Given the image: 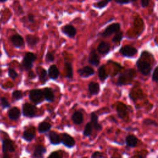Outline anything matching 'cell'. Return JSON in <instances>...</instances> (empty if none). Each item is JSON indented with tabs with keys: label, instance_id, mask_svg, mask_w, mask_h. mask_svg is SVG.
I'll return each mask as SVG.
<instances>
[{
	"label": "cell",
	"instance_id": "cell-7",
	"mask_svg": "<svg viewBox=\"0 0 158 158\" xmlns=\"http://www.w3.org/2000/svg\"><path fill=\"white\" fill-rule=\"evenodd\" d=\"M61 31L63 34L70 38H73L77 34L76 28L71 24H67L61 28Z\"/></svg>",
	"mask_w": 158,
	"mask_h": 158
},
{
	"label": "cell",
	"instance_id": "cell-47",
	"mask_svg": "<svg viewBox=\"0 0 158 158\" xmlns=\"http://www.w3.org/2000/svg\"><path fill=\"white\" fill-rule=\"evenodd\" d=\"M111 158H115V157H111Z\"/></svg>",
	"mask_w": 158,
	"mask_h": 158
},
{
	"label": "cell",
	"instance_id": "cell-35",
	"mask_svg": "<svg viewBox=\"0 0 158 158\" xmlns=\"http://www.w3.org/2000/svg\"><path fill=\"white\" fill-rule=\"evenodd\" d=\"M137 0H115V2L120 5H125L129 3H131L133 2H135Z\"/></svg>",
	"mask_w": 158,
	"mask_h": 158
},
{
	"label": "cell",
	"instance_id": "cell-29",
	"mask_svg": "<svg viewBox=\"0 0 158 158\" xmlns=\"http://www.w3.org/2000/svg\"><path fill=\"white\" fill-rule=\"evenodd\" d=\"M108 3H109V2L107 0H102V1H100L98 2H96V3L93 4V6L96 9H101L106 7L107 6Z\"/></svg>",
	"mask_w": 158,
	"mask_h": 158
},
{
	"label": "cell",
	"instance_id": "cell-48",
	"mask_svg": "<svg viewBox=\"0 0 158 158\" xmlns=\"http://www.w3.org/2000/svg\"><path fill=\"white\" fill-rule=\"evenodd\" d=\"M0 56H1V51H0Z\"/></svg>",
	"mask_w": 158,
	"mask_h": 158
},
{
	"label": "cell",
	"instance_id": "cell-46",
	"mask_svg": "<svg viewBox=\"0 0 158 158\" xmlns=\"http://www.w3.org/2000/svg\"><path fill=\"white\" fill-rule=\"evenodd\" d=\"M107 1H108V2H110V1H112V0H107Z\"/></svg>",
	"mask_w": 158,
	"mask_h": 158
},
{
	"label": "cell",
	"instance_id": "cell-24",
	"mask_svg": "<svg viewBox=\"0 0 158 158\" xmlns=\"http://www.w3.org/2000/svg\"><path fill=\"white\" fill-rule=\"evenodd\" d=\"M73 122L76 125L81 124L83 121V114L80 112H75L72 117Z\"/></svg>",
	"mask_w": 158,
	"mask_h": 158
},
{
	"label": "cell",
	"instance_id": "cell-15",
	"mask_svg": "<svg viewBox=\"0 0 158 158\" xmlns=\"http://www.w3.org/2000/svg\"><path fill=\"white\" fill-rule=\"evenodd\" d=\"M25 40H26V41L27 43V44L30 47L35 46L38 43V42L40 41L39 37H38L36 35H30V34H28V35H26Z\"/></svg>",
	"mask_w": 158,
	"mask_h": 158
},
{
	"label": "cell",
	"instance_id": "cell-30",
	"mask_svg": "<svg viewBox=\"0 0 158 158\" xmlns=\"http://www.w3.org/2000/svg\"><path fill=\"white\" fill-rule=\"evenodd\" d=\"M92 130H93V126L91 123V122L87 123L84 129L83 135L85 136H89L92 132Z\"/></svg>",
	"mask_w": 158,
	"mask_h": 158
},
{
	"label": "cell",
	"instance_id": "cell-33",
	"mask_svg": "<svg viewBox=\"0 0 158 158\" xmlns=\"http://www.w3.org/2000/svg\"><path fill=\"white\" fill-rule=\"evenodd\" d=\"M8 75H9V77L12 80L15 79L18 76L17 73L13 69H10V68L8 70Z\"/></svg>",
	"mask_w": 158,
	"mask_h": 158
},
{
	"label": "cell",
	"instance_id": "cell-16",
	"mask_svg": "<svg viewBox=\"0 0 158 158\" xmlns=\"http://www.w3.org/2000/svg\"><path fill=\"white\" fill-rule=\"evenodd\" d=\"M35 136V130L33 127H31L25 130L23 133V138L27 141H31Z\"/></svg>",
	"mask_w": 158,
	"mask_h": 158
},
{
	"label": "cell",
	"instance_id": "cell-43",
	"mask_svg": "<svg viewBox=\"0 0 158 158\" xmlns=\"http://www.w3.org/2000/svg\"><path fill=\"white\" fill-rule=\"evenodd\" d=\"M28 77L30 79H33L35 78V75L33 71H30L28 73Z\"/></svg>",
	"mask_w": 158,
	"mask_h": 158
},
{
	"label": "cell",
	"instance_id": "cell-44",
	"mask_svg": "<svg viewBox=\"0 0 158 158\" xmlns=\"http://www.w3.org/2000/svg\"><path fill=\"white\" fill-rule=\"evenodd\" d=\"M3 154H4L2 156V158H10L7 153H3Z\"/></svg>",
	"mask_w": 158,
	"mask_h": 158
},
{
	"label": "cell",
	"instance_id": "cell-8",
	"mask_svg": "<svg viewBox=\"0 0 158 158\" xmlns=\"http://www.w3.org/2000/svg\"><path fill=\"white\" fill-rule=\"evenodd\" d=\"M62 143L67 148H72L74 146L75 144V141L74 139L69 135L67 133L62 134V136L60 138Z\"/></svg>",
	"mask_w": 158,
	"mask_h": 158
},
{
	"label": "cell",
	"instance_id": "cell-23",
	"mask_svg": "<svg viewBox=\"0 0 158 158\" xmlns=\"http://www.w3.org/2000/svg\"><path fill=\"white\" fill-rule=\"evenodd\" d=\"M138 142V138L132 135H128L126 138V144L127 146L133 148L136 146L137 143Z\"/></svg>",
	"mask_w": 158,
	"mask_h": 158
},
{
	"label": "cell",
	"instance_id": "cell-3",
	"mask_svg": "<svg viewBox=\"0 0 158 158\" xmlns=\"http://www.w3.org/2000/svg\"><path fill=\"white\" fill-rule=\"evenodd\" d=\"M44 96L43 91L40 89H34L30 91L29 99L30 100L35 104L41 103L43 100Z\"/></svg>",
	"mask_w": 158,
	"mask_h": 158
},
{
	"label": "cell",
	"instance_id": "cell-32",
	"mask_svg": "<svg viewBox=\"0 0 158 158\" xmlns=\"http://www.w3.org/2000/svg\"><path fill=\"white\" fill-rule=\"evenodd\" d=\"M46 77H47V72L45 69H41L40 75H39V78L41 81H42L43 83H45L46 81Z\"/></svg>",
	"mask_w": 158,
	"mask_h": 158
},
{
	"label": "cell",
	"instance_id": "cell-21",
	"mask_svg": "<svg viewBox=\"0 0 158 158\" xmlns=\"http://www.w3.org/2000/svg\"><path fill=\"white\" fill-rule=\"evenodd\" d=\"M49 139L51 144L54 145H57V144H59L60 143H61V140L59 135H57L54 131H51L49 133Z\"/></svg>",
	"mask_w": 158,
	"mask_h": 158
},
{
	"label": "cell",
	"instance_id": "cell-49",
	"mask_svg": "<svg viewBox=\"0 0 158 158\" xmlns=\"http://www.w3.org/2000/svg\"><path fill=\"white\" fill-rule=\"evenodd\" d=\"M83 158H87V157H83Z\"/></svg>",
	"mask_w": 158,
	"mask_h": 158
},
{
	"label": "cell",
	"instance_id": "cell-22",
	"mask_svg": "<svg viewBox=\"0 0 158 158\" xmlns=\"http://www.w3.org/2000/svg\"><path fill=\"white\" fill-rule=\"evenodd\" d=\"M88 91L92 95H96L99 93L100 88L99 85L98 83L91 82L88 85Z\"/></svg>",
	"mask_w": 158,
	"mask_h": 158
},
{
	"label": "cell",
	"instance_id": "cell-41",
	"mask_svg": "<svg viewBox=\"0 0 158 158\" xmlns=\"http://www.w3.org/2000/svg\"><path fill=\"white\" fill-rule=\"evenodd\" d=\"M27 20L30 23H34V22H35L34 15H33L32 14H29L27 15Z\"/></svg>",
	"mask_w": 158,
	"mask_h": 158
},
{
	"label": "cell",
	"instance_id": "cell-4",
	"mask_svg": "<svg viewBox=\"0 0 158 158\" xmlns=\"http://www.w3.org/2000/svg\"><path fill=\"white\" fill-rule=\"evenodd\" d=\"M120 30V24L119 23H113L108 25L104 30L100 33V35L103 38L108 37L114 33H117Z\"/></svg>",
	"mask_w": 158,
	"mask_h": 158
},
{
	"label": "cell",
	"instance_id": "cell-9",
	"mask_svg": "<svg viewBox=\"0 0 158 158\" xmlns=\"http://www.w3.org/2000/svg\"><path fill=\"white\" fill-rule=\"evenodd\" d=\"M2 150L3 153H7V152H13L15 151V147L9 139H5L2 141Z\"/></svg>",
	"mask_w": 158,
	"mask_h": 158
},
{
	"label": "cell",
	"instance_id": "cell-28",
	"mask_svg": "<svg viewBox=\"0 0 158 158\" xmlns=\"http://www.w3.org/2000/svg\"><path fill=\"white\" fill-rule=\"evenodd\" d=\"M115 35L114 36V37L112 39V41L114 43H119L122 38H123V32L122 31H118L117 33H115Z\"/></svg>",
	"mask_w": 158,
	"mask_h": 158
},
{
	"label": "cell",
	"instance_id": "cell-6",
	"mask_svg": "<svg viewBox=\"0 0 158 158\" xmlns=\"http://www.w3.org/2000/svg\"><path fill=\"white\" fill-rule=\"evenodd\" d=\"M36 112V107L29 103H25L22 106V114L28 117H34Z\"/></svg>",
	"mask_w": 158,
	"mask_h": 158
},
{
	"label": "cell",
	"instance_id": "cell-13",
	"mask_svg": "<svg viewBox=\"0 0 158 158\" xmlns=\"http://www.w3.org/2000/svg\"><path fill=\"white\" fill-rule=\"evenodd\" d=\"M78 73L81 77L87 78L90 76H92L94 74V69L89 66H85L81 69L78 70Z\"/></svg>",
	"mask_w": 158,
	"mask_h": 158
},
{
	"label": "cell",
	"instance_id": "cell-5",
	"mask_svg": "<svg viewBox=\"0 0 158 158\" xmlns=\"http://www.w3.org/2000/svg\"><path fill=\"white\" fill-rule=\"evenodd\" d=\"M119 52L123 57H131L136 54L138 51L135 47L131 45H125L120 49Z\"/></svg>",
	"mask_w": 158,
	"mask_h": 158
},
{
	"label": "cell",
	"instance_id": "cell-36",
	"mask_svg": "<svg viewBox=\"0 0 158 158\" xmlns=\"http://www.w3.org/2000/svg\"><path fill=\"white\" fill-rule=\"evenodd\" d=\"M143 123L144 125H146V126H149V125H154V126H157V123L154 121L152 120L151 119L149 118H146L143 121Z\"/></svg>",
	"mask_w": 158,
	"mask_h": 158
},
{
	"label": "cell",
	"instance_id": "cell-17",
	"mask_svg": "<svg viewBox=\"0 0 158 158\" xmlns=\"http://www.w3.org/2000/svg\"><path fill=\"white\" fill-rule=\"evenodd\" d=\"M48 76L52 80H56L59 75V71L56 65H51L48 69Z\"/></svg>",
	"mask_w": 158,
	"mask_h": 158
},
{
	"label": "cell",
	"instance_id": "cell-38",
	"mask_svg": "<svg viewBox=\"0 0 158 158\" xmlns=\"http://www.w3.org/2000/svg\"><path fill=\"white\" fill-rule=\"evenodd\" d=\"M152 80L154 81L155 82H157L158 81V67H156L154 71H153V73L152 75Z\"/></svg>",
	"mask_w": 158,
	"mask_h": 158
},
{
	"label": "cell",
	"instance_id": "cell-19",
	"mask_svg": "<svg viewBox=\"0 0 158 158\" xmlns=\"http://www.w3.org/2000/svg\"><path fill=\"white\" fill-rule=\"evenodd\" d=\"M98 115L94 112H92L91 114V123L92 124L93 128H94L97 131H100L102 129V126L98 123Z\"/></svg>",
	"mask_w": 158,
	"mask_h": 158
},
{
	"label": "cell",
	"instance_id": "cell-10",
	"mask_svg": "<svg viewBox=\"0 0 158 158\" xmlns=\"http://www.w3.org/2000/svg\"><path fill=\"white\" fill-rule=\"evenodd\" d=\"M10 41L14 47L20 48L24 44V40L19 34H15L10 37Z\"/></svg>",
	"mask_w": 158,
	"mask_h": 158
},
{
	"label": "cell",
	"instance_id": "cell-39",
	"mask_svg": "<svg viewBox=\"0 0 158 158\" xmlns=\"http://www.w3.org/2000/svg\"><path fill=\"white\" fill-rule=\"evenodd\" d=\"M104 154L99 151H96L93 153L91 156V158H104Z\"/></svg>",
	"mask_w": 158,
	"mask_h": 158
},
{
	"label": "cell",
	"instance_id": "cell-12",
	"mask_svg": "<svg viewBox=\"0 0 158 158\" xmlns=\"http://www.w3.org/2000/svg\"><path fill=\"white\" fill-rule=\"evenodd\" d=\"M110 51V44L105 41L99 43L97 47V51L101 55H107Z\"/></svg>",
	"mask_w": 158,
	"mask_h": 158
},
{
	"label": "cell",
	"instance_id": "cell-25",
	"mask_svg": "<svg viewBox=\"0 0 158 158\" xmlns=\"http://www.w3.org/2000/svg\"><path fill=\"white\" fill-rule=\"evenodd\" d=\"M51 128V125L46 122H43L38 125V131L41 133L48 131Z\"/></svg>",
	"mask_w": 158,
	"mask_h": 158
},
{
	"label": "cell",
	"instance_id": "cell-18",
	"mask_svg": "<svg viewBox=\"0 0 158 158\" xmlns=\"http://www.w3.org/2000/svg\"><path fill=\"white\" fill-rule=\"evenodd\" d=\"M8 116L10 120H17L20 116V111L17 107H12L9 110Z\"/></svg>",
	"mask_w": 158,
	"mask_h": 158
},
{
	"label": "cell",
	"instance_id": "cell-2",
	"mask_svg": "<svg viewBox=\"0 0 158 158\" xmlns=\"http://www.w3.org/2000/svg\"><path fill=\"white\" fill-rule=\"evenodd\" d=\"M136 66L139 71L143 75L146 76L150 74L152 67L151 64L148 61L139 58L136 62Z\"/></svg>",
	"mask_w": 158,
	"mask_h": 158
},
{
	"label": "cell",
	"instance_id": "cell-1",
	"mask_svg": "<svg viewBox=\"0 0 158 158\" xmlns=\"http://www.w3.org/2000/svg\"><path fill=\"white\" fill-rule=\"evenodd\" d=\"M36 59V56L33 52H27L22 60V65L23 68L29 71L33 67V62Z\"/></svg>",
	"mask_w": 158,
	"mask_h": 158
},
{
	"label": "cell",
	"instance_id": "cell-20",
	"mask_svg": "<svg viewBox=\"0 0 158 158\" xmlns=\"http://www.w3.org/2000/svg\"><path fill=\"white\" fill-rule=\"evenodd\" d=\"M44 98L48 102H52L54 99V95L51 88H45L43 91Z\"/></svg>",
	"mask_w": 158,
	"mask_h": 158
},
{
	"label": "cell",
	"instance_id": "cell-27",
	"mask_svg": "<svg viewBox=\"0 0 158 158\" xmlns=\"http://www.w3.org/2000/svg\"><path fill=\"white\" fill-rule=\"evenodd\" d=\"M65 67L67 71V77L68 78H72L73 77V67L70 62H65Z\"/></svg>",
	"mask_w": 158,
	"mask_h": 158
},
{
	"label": "cell",
	"instance_id": "cell-11",
	"mask_svg": "<svg viewBox=\"0 0 158 158\" xmlns=\"http://www.w3.org/2000/svg\"><path fill=\"white\" fill-rule=\"evenodd\" d=\"M88 62L94 66H98L100 63V59L94 49H91L88 56Z\"/></svg>",
	"mask_w": 158,
	"mask_h": 158
},
{
	"label": "cell",
	"instance_id": "cell-40",
	"mask_svg": "<svg viewBox=\"0 0 158 158\" xmlns=\"http://www.w3.org/2000/svg\"><path fill=\"white\" fill-rule=\"evenodd\" d=\"M48 158H62V156L58 152H52Z\"/></svg>",
	"mask_w": 158,
	"mask_h": 158
},
{
	"label": "cell",
	"instance_id": "cell-34",
	"mask_svg": "<svg viewBox=\"0 0 158 158\" xmlns=\"http://www.w3.org/2000/svg\"><path fill=\"white\" fill-rule=\"evenodd\" d=\"M0 102H1V106H2V108L4 109V108H7V107H10V104L9 103V102L7 101L6 98H1V99H0Z\"/></svg>",
	"mask_w": 158,
	"mask_h": 158
},
{
	"label": "cell",
	"instance_id": "cell-31",
	"mask_svg": "<svg viewBox=\"0 0 158 158\" xmlns=\"http://www.w3.org/2000/svg\"><path fill=\"white\" fill-rule=\"evenodd\" d=\"M12 97L14 100H20L23 97V94L20 90H15L12 94Z\"/></svg>",
	"mask_w": 158,
	"mask_h": 158
},
{
	"label": "cell",
	"instance_id": "cell-50",
	"mask_svg": "<svg viewBox=\"0 0 158 158\" xmlns=\"http://www.w3.org/2000/svg\"><path fill=\"white\" fill-rule=\"evenodd\" d=\"M29 1H31V0H29Z\"/></svg>",
	"mask_w": 158,
	"mask_h": 158
},
{
	"label": "cell",
	"instance_id": "cell-42",
	"mask_svg": "<svg viewBox=\"0 0 158 158\" xmlns=\"http://www.w3.org/2000/svg\"><path fill=\"white\" fill-rule=\"evenodd\" d=\"M149 1L150 0H141V7H143V8L146 7L149 4Z\"/></svg>",
	"mask_w": 158,
	"mask_h": 158
},
{
	"label": "cell",
	"instance_id": "cell-37",
	"mask_svg": "<svg viewBox=\"0 0 158 158\" xmlns=\"http://www.w3.org/2000/svg\"><path fill=\"white\" fill-rule=\"evenodd\" d=\"M46 60L48 62H52L54 60V55L51 52H48L46 55Z\"/></svg>",
	"mask_w": 158,
	"mask_h": 158
},
{
	"label": "cell",
	"instance_id": "cell-26",
	"mask_svg": "<svg viewBox=\"0 0 158 158\" xmlns=\"http://www.w3.org/2000/svg\"><path fill=\"white\" fill-rule=\"evenodd\" d=\"M98 77L101 81H104L108 77V74L107 73L106 68L104 65L101 66L98 69Z\"/></svg>",
	"mask_w": 158,
	"mask_h": 158
},
{
	"label": "cell",
	"instance_id": "cell-14",
	"mask_svg": "<svg viewBox=\"0 0 158 158\" xmlns=\"http://www.w3.org/2000/svg\"><path fill=\"white\" fill-rule=\"evenodd\" d=\"M46 152V149L42 145H37L34 150L32 158H43V154Z\"/></svg>",
	"mask_w": 158,
	"mask_h": 158
},
{
	"label": "cell",
	"instance_id": "cell-45",
	"mask_svg": "<svg viewBox=\"0 0 158 158\" xmlns=\"http://www.w3.org/2000/svg\"><path fill=\"white\" fill-rule=\"evenodd\" d=\"M7 0H0V2H6V1H7Z\"/></svg>",
	"mask_w": 158,
	"mask_h": 158
}]
</instances>
